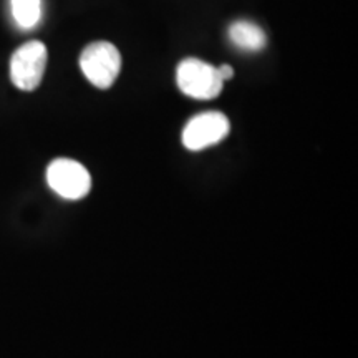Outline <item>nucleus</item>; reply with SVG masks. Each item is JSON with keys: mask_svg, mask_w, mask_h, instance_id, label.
I'll list each match as a JSON object with an SVG mask.
<instances>
[{"mask_svg": "<svg viewBox=\"0 0 358 358\" xmlns=\"http://www.w3.org/2000/svg\"><path fill=\"white\" fill-rule=\"evenodd\" d=\"M80 69L92 85L106 90L116 82L122 70V55L113 43L98 40L87 45L80 55Z\"/></svg>", "mask_w": 358, "mask_h": 358, "instance_id": "obj_1", "label": "nucleus"}, {"mask_svg": "<svg viewBox=\"0 0 358 358\" xmlns=\"http://www.w3.org/2000/svg\"><path fill=\"white\" fill-rule=\"evenodd\" d=\"M178 88L194 100H213L221 95L224 82L217 69L199 58H186L176 70Z\"/></svg>", "mask_w": 358, "mask_h": 358, "instance_id": "obj_2", "label": "nucleus"}, {"mask_svg": "<svg viewBox=\"0 0 358 358\" xmlns=\"http://www.w3.org/2000/svg\"><path fill=\"white\" fill-rule=\"evenodd\" d=\"M47 182L53 192L69 201L85 198L92 189V176L78 161L58 158L47 169Z\"/></svg>", "mask_w": 358, "mask_h": 358, "instance_id": "obj_3", "label": "nucleus"}, {"mask_svg": "<svg viewBox=\"0 0 358 358\" xmlns=\"http://www.w3.org/2000/svg\"><path fill=\"white\" fill-rule=\"evenodd\" d=\"M47 47L38 40L27 42L10 58V80L19 90L32 92L40 85L47 66Z\"/></svg>", "mask_w": 358, "mask_h": 358, "instance_id": "obj_4", "label": "nucleus"}, {"mask_svg": "<svg viewBox=\"0 0 358 358\" xmlns=\"http://www.w3.org/2000/svg\"><path fill=\"white\" fill-rule=\"evenodd\" d=\"M231 124L226 115L206 111L191 118L182 129V145L191 151H201L217 145L229 134Z\"/></svg>", "mask_w": 358, "mask_h": 358, "instance_id": "obj_5", "label": "nucleus"}, {"mask_svg": "<svg viewBox=\"0 0 358 358\" xmlns=\"http://www.w3.org/2000/svg\"><path fill=\"white\" fill-rule=\"evenodd\" d=\"M229 38L244 52H261L267 45V35L261 27L249 20H237L229 27Z\"/></svg>", "mask_w": 358, "mask_h": 358, "instance_id": "obj_6", "label": "nucleus"}, {"mask_svg": "<svg viewBox=\"0 0 358 358\" xmlns=\"http://www.w3.org/2000/svg\"><path fill=\"white\" fill-rule=\"evenodd\" d=\"M12 15L22 29H32L42 17V0H10Z\"/></svg>", "mask_w": 358, "mask_h": 358, "instance_id": "obj_7", "label": "nucleus"}, {"mask_svg": "<svg viewBox=\"0 0 358 358\" xmlns=\"http://www.w3.org/2000/svg\"><path fill=\"white\" fill-rule=\"evenodd\" d=\"M219 75H221L222 82H226V80H231L232 77H234V69H232L231 65H221L217 69Z\"/></svg>", "mask_w": 358, "mask_h": 358, "instance_id": "obj_8", "label": "nucleus"}]
</instances>
